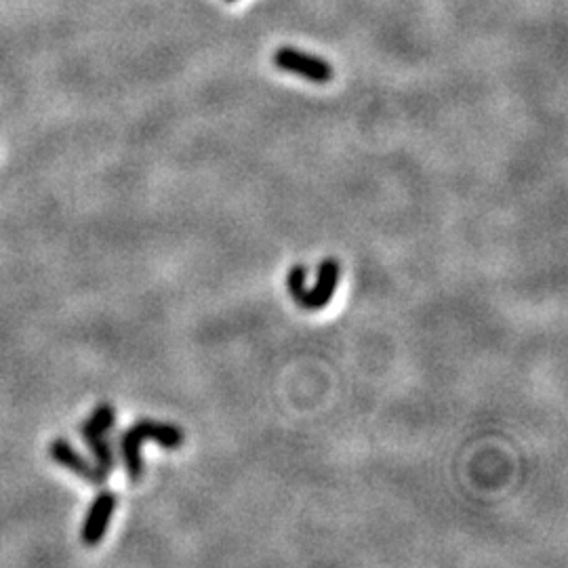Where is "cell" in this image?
<instances>
[{"label": "cell", "mask_w": 568, "mask_h": 568, "mask_svg": "<svg viewBox=\"0 0 568 568\" xmlns=\"http://www.w3.org/2000/svg\"><path fill=\"white\" fill-rule=\"evenodd\" d=\"M146 440L158 442L165 449H177L186 442L184 432H181L177 425L171 423H162V421H154V419H139L137 423H133L131 428H127L123 434H120V457H123V465L127 478L131 482H137L141 476H144V459H141V444Z\"/></svg>", "instance_id": "cell-1"}, {"label": "cell", "mask_w": 568, "mask_h": 568, "mask_svg": "<svg viewBox=\"0 0 568 568\" xmlns=\"http://www.w3.org/2000/svg\"><path fill=\"white\" fill-rule=\"evenodd\" d=\"M274 64L282 72L303 76V78H308L310 83H318V85L329 83V80L335 76V70L327 59L297 51L293 47L278 49L274 55Z\"/></svg>", "instance_id": "cell-2"}, {"label": "cell", "mask_w": 568, "mask_h": 568, "mask_svg": "<svg viewBox=\"0 0 568 568\" xmlns=\"http://www.w3.org/2000/svg\"><path fill=\"white\" fill-rule=\"evenodd\" d=\"M49 457L57 465H62L64 470L72 472L80 480H85L89 486H104L108 482V474L101 472L91 459L76 451V446L66 438H55L49 444Z\"/></svg>", "instance_id": "cell-3"}, {"label": "cell", "mask_w": 568, "mask_h": 568, "mask_svg": "<svg viewBox=\"0 0 568 568\" xmlns=\"http://www.w3.org/2000/svg\"><path fill=\"white\" fill-rule=\"evenodd\" d=\"M118 507V495L112 491H101L89 505L83 529H80V541L87 547H95L106 537L110 520Z\"/></svg>", "instance_id": "cell-4"}, {"label": "cell", "mask_w": 568, "mask_h": 568, "mask_svg": "<svg viewBox=\"0 0 568 568\" xmlns=\"http://www.w3.org/2000/svg\"><path fill=\"white\" fill-rule=\"evenodd\" d=\"M339 278H341V266L335 257L324 259L318 266V274H316V284L314 289H306V295L299 301V306L303 310H322L327 308L333 295L337 293L339 287Z\"/></svg>", "instance_id": "cell-5"}, {"label": "cell", "mask_w": 568, "mask_h": 568, "mask_svg": "<svg viewBox=\"0 0 568 568\" xmlns=\"http://www.w3.org/2000/svg\"><path fill=\"white\" fill-rule=\"evenodd\" d=\"M78 432H80V438L85 440L87 449L91 451L93 463L101 472H106L110 476L116 470V453H114V446H112L108 434L89 428L87 423L80 425Z\"/></svg>", "instance_id": "cell-6"}, {"label": "cell", "mask_w": 568, "mask_h": 568, "mask_svg": "<svg viewBox=\"0 0 568 568\" xmlns=\"http://www.w3.org/2000/svg\"><path fill=\"white\" fill-rule=\"evenodd\" d=\"M85 423L89 425V428H93V430L110 434V432L116 428V409L112 407V404H108V402H101V404H97V407L93 409L91 417H89Z\"/></svg>", "instance_id": "cell-7"}, {"label": "cell", "mask_w": 568, "mask_h": 568, "mask_svg": "<svg viewBox=\"0 0 568 568\" xmlns=\"http://www.w3.org/2000/svg\"><path fill=\"white\" fill-rule=\"evenodd\" d=\"M306 274H308L306 266H301V263H297V266L291 268L289 278H287L289 293L295 299L297 306H299V301L303 299V295H306V284H303V282H306Z\"/></svg>", "instance_id": "cell-8"}, {"label": "cell", "mask_w": 568, "mask_h": 568, "mask_svg": "<svg viewBox=\"0 0 568 568\" xmlns=\"http://www.w3.org/2000/svg\"><path fill=\"white\" fill-rule=\"evenodd\" d=\"M228 3H236V0H228Z\"/></svg>", "instance_id": "cell-9"}]
</instances>
